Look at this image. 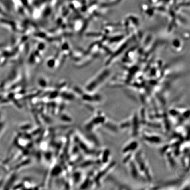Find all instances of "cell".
I'll return each instance as SVG.
<instances>
[{"label":"cell","instance_id":"obj_1","mask_svg":"<svg viewBox=\"0 0 190 190\" xmlns=\"http://www.w3.org/2000/svg\"><path fill=\"white\" fill-rule=\"evenodd\" d=\"M138 147V143L136 141L132 142L130 143L126 146L123 150V152L124 153L128 152L131 151H134Z\"/></svg>","mask_w":190,"mask_h":190},{"label":"cell","instance_id":"obj_2","mask_svg":"<svg viewBox=\"0 0 190 190\" xmlns=\"http://www.w3.org/2000/svg\"><path fill=\"white\" fill-rule=\"evenodd\" d=\"M146 140H148L151 143H159L161 141V139L159 137L157 136H147L146 137Z\"/></svg>","mask_w":190,"mask_h":190},{"label":"cell","instance_id":"obj_3","mask_svg":"<svg viewBox=\"0 0 190 190\" xmlns=\"http://www.w3.org/2000/svg\"><path fill=\"white\" fill-rule=\"evenodd\" d=\"M109 155H110V152L108 150H105L104 155H103V161L104 162H106L108 160Z\"/></svg>","mask_w":190,"mask_h":190}]
</instances>
